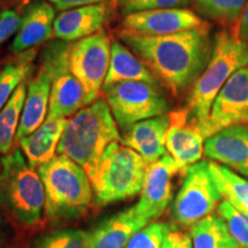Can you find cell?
Returning a JSON list of instances; mask_svg holds the SVG:
<instances>
[{
	"instance_id": "31",
	"label": "cell",
	"mask_w": 248,
	"mask_h": 248,
	"mask_svg": "<svg viewBox=\"0 0 248 248\" xmlns=\"http://www.w3.org/2000/svg\"><path fill=\"white\" fill-rule=\"evenodd\" d=\"M191 0H119L121 11L124 15L142 11L166 8H184Z\"/></svg>"
},
{
	"instance_id": "8",
	"label": "cell",
	"mask_w": 248,
	"mask_h": 248,
	"mask_svg": "<svg viewBox=\"0 0 248 248\" xmlns=\"http://www.w3.org/2000/svg\"><path fill=\"white\" fill-rule=\"evenodd\" d=\"M223 199L209 170V161H199L184 170L181 188L172 203L173 221L182 228L213 214Z\"/></svg>"
},
{
	"instance_id": "16",
	"label": "cell",
	"mask_w": 248,
	"mask_h": 248,
	"mask_svg": "<svg viewBox=\"0 0 248 248\" xmlns=\"http://www.w3.org/2000/svg\"><path fill=\"white\" fill-rule=\"evenodd\" d=\"M167 132L166 147L182 171L191 164L199 162L204 153L202 133L188 120L184 109L171 111Z\"/></svg>"
},
{
	"instance_id": "26",
	"label": "cell",
	"mask_w": 248,
	"mask_h": 248,
	"mask_svg": "<svg viewBox=\"0 0 248 248\" xmlns=\"http://www.w3.org/2000/svg\"><path fill=\"white\" fill-rule=\"evenodd\" d=\"M36 49L23 52L15 63H8L0 73V109L7 104L15 90L30 75Z\"/></svg>"
},
{
	"instance_id": "18",
	"label": "cell",
	"mask_w": 248,
	"mask_h": 248,
	"mask_svg": "<svg viewBox=\"0 0 248 248\" xmlns=\"http://www.w3.org/2000/svg\"><path fill=\"white\" fill-rule=\"evenodd\" d=\"M136 212L135 206L123 210L100 223L89 233L90 248H124L130 239L147 226Z\"/></svg>"
},
{
	"instance_id": "9",
	"label": "cell",
	"mask_w": 248,
	"mask_h": 248,
	"mask_svg": "<svg viewBox=\"0 0 248 248\" xmlns=\"http://www.w3.org/2000/svg\"><path fill=\"white\" fill-rule=\"evenodd\" d=\"M68 42L49 44L42 55L40 66L45 67L52 77L48 120L67 119L84 104V89L69 68Z\"/></svg>"
},
{
	"instance_id": "4",
	"label": "cell",
	"mask_w": 248,
	"mask_h": 248,
	"mask_svg": "<svg viewBox=\"0 0 248 248\" xmlns=\"http://www.w3.org/2000/svg\"><path fill=\"white\" fill-rule=\"evenodd\" d=\"M45 188V214L49 219L82 216L92 201V184L84 169L58 155L37 169Z\"/></svg>"
},
{
	"instance_id": "29",
	"label": "cell",
	"mask_w": 248,
	"mask_h": 248,
	"mask_svg": "<svg viewBox=\"0 0 248 248\" xmlns=\"http://www.w3.org/2000/svg\"><path fill=\"white\" fill-rule=\"evenodd\" d=\"M217 212L226 222L232 237L238 245L241 248H248V217L235 210L225 200L218 204Z\"/></svg>"
},
{
	"instance_id": "33",
	"label": "cell",
	"mask_w": 248,
	"mask_h": 248,
	"mask_svg": "<svg viewBox=\"0 0 248 248\" xmlns=\"http://www.w3.org/2000/svg\"><path fill=\"white\" fill-rule=\"evenodd\" d=\"M162 248H192V239L187 233L178 230L176 225L168 224Z\"/></svg>"
},
{
	"instance_id": "1",
	"label": "cell",
	"mask_w": 248,
	"mask_h": 248,
	"mask_svg": "<svg viewBox=\"0 0 248 248\" xmlns=\"http://www.w3.org/2000/svg\"><path fill=\"white\" fill-rule=\"evenodd\" d=\"M120 38L175 95L193 86L208 63L214 46L209 27L160 37L122 31Z\"/></svg>"
},
{
	"instance_id": "19",
	"label": "cell",
	"mask_w": 248,
	"mask_h": 248,
	"mask_svg": "<svg viewBox=\"0 0 248 248\" xmlns=\"http://www.w3.org/2000/svg\"><path fill=\"white\" fill-rule=\"evenodd\" d=\"M52 77L45 67L40 66L37 75L27 86V97L22 116L16 132V140L28 137L45 122L51 97Z\"/></svg>"
},
{
	"instance_id": "6",
	"label": "cell",
	"mask_w": 248,
	"mask_h": 248,
	"mask_svg": "<svg viewBox=\"0 0 248 248\" xmlns=\"http://www.w3.org/2000/svg\"><path fill=\"white\" fill-rule=\"evenodd\" d=\"M148 164L137 152L121 141L108 145L91 181L99 206L130 199L140 193Z\"/></svg>"
},
{
	"instance_id": "2",
	"label": "cell",
	"mask_w": 248,
	"mask_h": 248,
	"mask_svg": "<svg viewBox=\"0 0 248 248\" xmlns=\"http://www.w3.org/2000/svg\"><path fill=\"white\" fill-rule=\"evenodd\" d=\"M113 141H121L116 121L107 102L97 99L68 121L57 153L82 167L91 182L102 154Z\"/></svg>"
},
{
	"instance_id": "38",
	"label": "cell",
	"mask_w": 248,
	"mask_h": 248,
	"mask_svg": "<svg viewBox=\"0 0 248 248\" xmlns=\"http://www.w3.org/2000/svg\"><path fill=\"white\" fill-rule=\"evenodd\" d=\"M0 168H1V163H0Z\"/></svg>"
},
{
	"instance_id": "10",
	"label": "cell",
	"mask_w": 248,
	"mask_h": 248,
	"mask_svg": "<svg viewBox=\"0 0 248 248\" xmlns=\"http://www.w3.org/2000/svg\"><path fill=\"white\" fill-rule=\"evenodd\" d=\"M110 39L104 31L70 45L69 68L84 89V104L97 100L106 79L110 60Z\"/></svg>"
},
{
	"instance_id": "27",
	"label": "cell",
	"mask_w": 248,
	"mask_h": 248,
	"mask_svg": "<svg viewBox=\"0 0 248 248\" xmlns=\"http://www.w3.org/2000/svg\"><path fill=\"white\" fill-rule=\"evenodd\" d=\"M247 1L248 0H193L201 14L226 26L240 20Z\"/></svg>"
},
{
	"instance_id": "20",
	"label": "cell",
	"mask_w": 248,
	"mask_h": 248,
	"mask_svg": "<svg viewBox=\"0 0 248 248\" xmlns=\"http://www.w3.org/2000/svg\"><path fill=\"white\" fill-rule=\"evenodd\" d=\"M54 21L53 6L44 0H37L27 9L22 17L21 27L12 45V51L14 53H23L43 44L52 36Z\"/></svg>"
},
{
	"instance_id": "21",
	"label": "cell",
	"mask_w": 248,
	"mask_h": 248,
	"mask_svg": "<svg viewBox=\"0 0 248 248\" xmlns=\"http://www.w3.org/2000/svg\"><path fill=\"white\" fill-rule=\"evenodd\" d=\"M67 123V119H46L38 129L18 141L31 168L38 169L53 159Z\"/></svg>"
},
{
	"instance_id": "28",
	"label": "cell",
	"mask_w": 248,
	"mask_h": 248,
	"mask_svg": "<svg viewBox=\"0 0 248 248\" xmlns=\"http://www.w3.org/2000/svg\"><path fill=\"white\" fill-rule=\"evenodd\" d=\"M35 248H90L89 232L75 229L52 232L40 237Z\"/></svg>"
},
{
	"instance_id": "35",
	"label": "cell",
	"mask_w": 248,
	"mask_h": 248,
	"mask_svg": "<svg viewBox=\"0 0 248 248\" xmlns=\"http://www.w3.org/2000/svg\"><path fill=\"white\" fill-rule=\"evenodd\" d=\"M239 36L248 42V1L239 20Z\"/></svg>"
},
{
	"instance_id": "7",
	"label": "cell",
	"mask_w": 248,
	"mask_h": 248,
	"mask_svg": "<svg viewBox=\"0 0 248 248\" xmlns=\"http://www.w3.org/2000/svg\"><path fill=\"white\" fill-rule=\"evenodd\" d=\"M107 105L121 129L140 121L166 115L168 99L157 84L142 80H123L102 86Z\"/></svg>"
},
{
	"instance_id": "22",
	"label": "cell",
	"mask_w": 248,
	"mask_h": 248,
	"mask_svg": "<svg viewBox=\"0 0 248 248\" xmlns=\"http://www.w3.org/2000/svg\"><path fill=\"white\" fill-rule=\"evenodd\" d=\"M123 80H142L157 84L156 77L137 55L120 42H111L109 68L104 85Z\"/></svg>"
},
{
	"instance_id": "23",
	"label": "cell",
	"mask_w": 248,
	"mask_h": 248,
	"mask_svg": "<svg viewBox=\"0 0 248 248\" xmlns=\"http://www.w3.org/2000/svg\"><path fill=\"white\" fill-rule=\"evenodd\" d=\"M209 170L223 200L248 217V179L215 161H209Z\"/></svg>"
},
{
	"instance_id": "12",
	"label": "cell",
	"mask_w": 248,
	"mask_h": 248,
	"mask_svg": "<svg viewBox=\"0 0 248 248\" xmlns=\"http://www.w3.org/2000/svg\"><path fill=\"white\" fill-rule=\"evenodd\" d=\"M209 27L199 15L187 8H166L128 14L122 22L123 31L138 36L160 37L186 30Z\"/></svg>"
},
{
	"instance_id": "34",
	"label": "cell",
	"mask_w": 248,
	"mask_h": 248,
	"mask_svg": "<svg viewBox=\"0 0 248 248\" xmlns=\"http://www.w3.org/2000/svg\"><path fill=\"white\" fill-rule=\"evenodd\" d=\"M49 1L60 11H68V9L83 7V6L101 4L109 0H49Z\"/></svg>"
},
{
	"instance_id": "24",
	"label": "cell",
	"mask_w": 248,
	"mask_h": 248,
	"mask_svg": "<svg viewBox=\"0 0 248 248\" xmlns=\"http://www.w3.org/2000/svg\"><path fill=\"white\" fill-rule=\"evenodd\" d=\"M192 248H241L219 215L210 214L191 228Z\"/></svg>"
},
{
	"instance_id": "17",
	"label": "cell",
	"mask_w": 248,
	"mask_h": 248,
	"mask_svg": "<svg viewBox=\"0 0 248 248\" xmlns=\"http://www.w3.org/2000/svg\"><path fill=\"white\" fill-rule=\"evenodd\" d=\"M169 125L170 116L167 114L140 121L124 129L121 142L151 164L167 154L166 138Z\"/></svg>"
},
{
	"instance_id": "30",
	"label": "cell",
	"mask_w": 248,
	"mask_h": 248,
	"mask_svg": "<svg viewBox=\"0 0 248 248\" xmlns=\"http://www.w3.org/2000/svg\"><path fill=\"white\" fill-rule=\"evenodd\" d=\"M168 223L154 222L138 231L124 248H162Z\"/></svg>"
},
{
	"instance_id": "14",
	"label": "cell",
	"mask_w": 248,
	"mask_h": 248,
	"mask_svg": "<svg viewBox=\"0 0 248 248\" xmlns=\"http://www.w3.org/2000/svg\"><path fill=\"white\" fill-rule=\"evenodd\" d=\"M116 2L114 0L101 4L83 6L63 11L55 17L53 33L63 42H75L99 32L109 20Z\"/></svg>"
},
{
	"instance_id": "37",
	"label": "cell",
	"mask_w": 248,
	"mask_h": 248,
	"mask_svg": "<svg viewBox=\"0 0 248 248\" xmlns=\"http://www.w3.org/2000/svg\"><path fill=\"white\" fill-rule=\"evenodd\" d=\"M0 14H1V0H0Z\"/></svg>"
},
{
	"instance_id": "32",
	"label": "cell",
	"mask_w": 248,
	"mask_h": 248,
	"mask_svg": "<svg viewBox=\"0 0 248 248\" xmlns=\"http://www.w3.org/2000/svg\"><path fill=\"white\" fill-rule=\"evenodd\" d=\"M22 17L14 11H2L0 14V44L16 33L21 27Z\"/></svg>"
},
{
	"instance_id": "11",
	"label": "cell",
	"mask_w": 248,
	"mask_h": 248,
	"mask_svg": "<svg viewBox=\"0 0 248 248\" xmlns=\"http://www.w3.org/2000/svg\"><path fill=\"white\" fill-rule=\"evenodd\" d=\"M237 124H248V64L235 71L223 86L201 133L207 139Z\"/></svg>"
},
{
	"instance_id": "36",
	"label": "cell",
	"mask_w": 248,
	"mask_h": 248,
	"mask_svg": "<svg viewBox=\"0 0 248 248\" xmlns=\"http://www.w3.org/2000/svg\"><path fill=\"white\" fill-rule=\"evenodd\" d=\"M0 234H1V217H0Z\"/></svg>"
},
{
	"instance_id": "3",
	"label": "cell",
	"mask_w": 248,
	"mask_h": 248,
	"mask_svg": "<svg viewBox=\"0 0 248 248\" xmlns=\"http://www.w3.org/2000/svg\"><path fill=\"white\" fill-rule=\"evenodd\" d=\"M247 64L248 42L230 31H221L214 37L208 63L191 88L183 108L190 122L200 131L208 121L214 101L223 86L235 71Z\"/></svg>"
},
{
	"instance_id": "25",
	"label": "cell",
	"mask_w": 248,
	"mask_h": 248,
	"mask_svg": "<svg viewBox=\"0 0 248 248\" xmlns=\"http://www.w3.org/2000/svg\"><path fill=\"white\" fill-rule=\"evenodd\" d=\"M27 97V84L21 83L7 104L0 109V154L6 155L12 151L14 139L22 116Z\"/></svg>"
},
{
	"instance_id": "5",
	"label": "cell",
	"mask_w": 248,
	"mask_h": 248,
	"mask_svg": "<svg viewBox=\"0 0 248 248\" xmlns=\"http://www.w3.org/2000/svg\"><path fill=\"white\" fill-rule=\"evenodd\" d=\"M0 203L23 225L39 222L45 207V188L38 171L14 148L0 160Z\"/></svg>"
},
{
	"instance_id": "15",
	"label": "cell",
	"mask_w": 248,
	"mask_h": 248,
	"mask_svg": "<svg viewBox=\"0 0 248 248\" xmlns=\"http://www.w3.org/2000/svg\"><path fill=\"white\" fill-rule=\"evenodd\" d=\"M204 155L248 178V124H237L204 140Z\"/></svg>"
},
{
	"instance_id": "13",
	"label": "cell",
	"mask_w": 248,
	"mask_h": 248,
	"mask_svg": "<svg viewBox=\"0 0 248 248\" xmlns=\"http://www.w3.org/2000/svg\"><path fill=\"white\" fill-rule=\"evenodd\" d=\"M182 171L170 154H164L155 162L148 164L140 199L136 212L147 223L154 221L168 208L172 199V178Z\"/></svg>"
}]
</instances>
